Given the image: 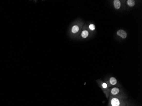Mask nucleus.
I'll return each mask as SVG.
<instances>
[{
  "label": "nucleus",
  "instance_id": "f257e3e1",
  "mask_svg": "<svg viewBox=\"0 0 142 106\" xmlns=\"http://www.w3.org/2000/svg\"><path fill=\"white\" fill-rule=\"evenodd\" d=\"M108 106H129V105L124 99L110 96Z\"/></svg>",
  "mask_w": 142,
  "mask_h": 106
},
{
  "label": "nucleus",
  "instance_id": "f03ea898",
  "mask_svg": "<svg viewBox=\"0 0 142 106\" xmlns=\"http://www.w3.org/2000/svg\"><path fill=\"white\" fill-rule=\"evenodd\" d=\"M120 92V90L117 88H114L111 90L110 93L111 95V96H113L114 97L118 98H119V96L118 95Z\"/></svg>",
  "mask_w": 142,
  "mask_h": 106
},
{
  "label": "nucleus",
  "instance_id": "7ed1b4c3",
  "mask_svg": "<svg viewBox=\"0 0 142 106\" xmlns=\"http://www.w3.org/2000/svg\"><path fill=\"white\" fill-rule=\"evenodd\" d=\"M117 34L120 36L123 39H125L127 37V33L125 31L123 30H119L117 32Z\"/></svg>",
  "mask_w": 142,
  "mask_h": 106
},
{
  "label": "nucleus",
  "instance_id": "20e7f679",
  "mask_svg": "<svg viewBox=\"0 0 142 106\" xmlns=\"http://www.w3.org/2000/svg\"><path fill=\"white\" fill-rule=\"evenodd\" d=\"M109 82L110 83V84H111L112 85H115L117 84V79H116V78H115L112 77L110 78Z\"/></svg>",
  "mask_w": 142,
  "mask_h": 106
},
{
  "label": "nucleus",
  "instance_id": "39448f33",
  "mask_svg": "<svg viewBox=\"0 0 142 106\" xmlns=\"http://www.w3.org/2000/svg\"><path fill=\"white\" fill-rule=\"evenodd\" d=\"M115 7L116 9H119L120 7V2L119 0H115L114 1Z\"/></svg>",
  "mask_w": 142,
  "mask_h": 106
},
{
  "label": "nucleus",
  "instance_id": "423d86ee",
  "mask_svg": "<svg viewBox=\"0 0 142 106\" xmlns=\"http://www.w3.org/2000/svg\"><path fill=\"white\" fill-rule=\"evenodd\" d=\"M79 30V27L78 26V25H74L72 28L71 31H72V32L73 33H76L77 32H78Z\"/></svg>",
  "mask_w": 142,
  "mask_h": 106
},
{
  "label": "nucleus",
  "instance_id": "0eeeda50",
  "mask_svg": "<svg viewBox=\"0 0 142 106\" xmlns=\"http://www.w3.org/2000/svg\"><path fill=\"white\" fill-rule=\"evenodd\" d=\"M88 35H89V32H88L87 31H83V32H82L81 36H82V37L83 38H86V37H88Z\"/></svg>",
  "mask_w": 142,
  "mask_h": 106
},
{
  "label": "nucleus",
  "instance_id": "6e6552de",
  "mask_svg": "<svg viewBox=\"0 0 142 106\" xmlns=\"http://www.w3.org/2000/svg\"><path fill=\"white\" fill-rule=\"evenodd\" d=\"M127 4L129 7H134L135 5V1L133 0H129L127 1Z\"/></svg>",
  "mask_w": 142,
  "mask_h": 106
},
{
  "label": "nucleus",
  "instance_id": "1a4fd4ad",
  "mask_svg": "<svg viewBox=\"0 0 142 106\" xmlns=\"http://www.w3.org/2000/svg\"><path fill=\"white\" fill-rule=\"evenodd\" d=\"M95 26L93 24H91L90 25H89V29L91 30H94L95 29Z\"/></svg>",
  "mask_w": 142,
  "mask_h": 106
}]
</instances>
